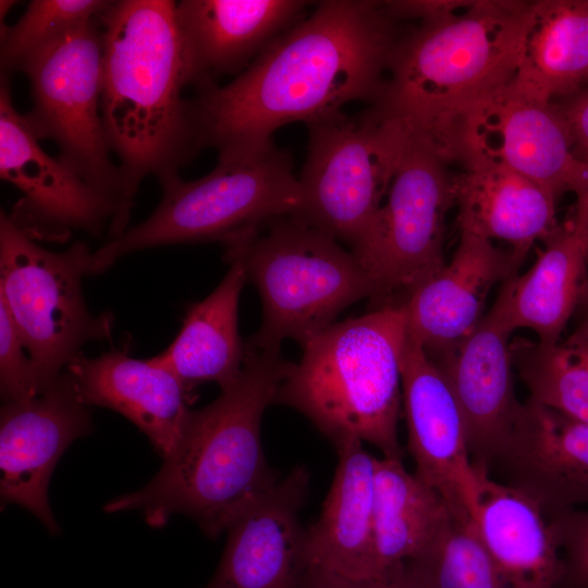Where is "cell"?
Instances as JSON below:
<instances>
[{"label":"cell","instance_id":"obj_31","mask_svg":"<svg viewBox=\"0 0 588 588\" xmlns=\"http://www.w3.org/2000/svg\"><path fill=\"white\" fill-rule=\"evenodd\" d=\"M110 1L33 0L12 26L1 27V75L20 71L24 62L71 30L100 19Z\"/></svg>","mask_w":588,"mask_h":588},{"label":"cell","instance_id":"obj_37","mask_svg":"<svg viewBox=\"0 0 588 588\" xmlns=\"http://www.w3.org/2000/svg\"><path fill=\"white\" fill-rule=\"evenodd\" d=\"M576 310L580 314V316L588 315V271L581 285L578 306Z\"/></svg>","mask_w":588,"mask_h":588},{"label":"cell","instance_id":"obj_3","mask_svg":"<svg viewBox=\"0 0 588 588\" xmlns=\"http://www.w3.org/2000/svg\"><path fill=\"white\" fill-rule=\"evenodd\" d=\"M174 9L172 0H119L101 15V118L128 210L144 179L177 173L198 151Z\"/></svg>","mask_w":588,"mask_h":588},{"label":"cell","instance_id":"obj_13","mask_svg":"<svg viewBox=\"0 0 588 588\" xmlns=\"http://www.w3.org/2000/svg\"><path fill=\"white\" fill-rule=\"evenodd\" d=\"M0 176L22 197L11 219L32 238L63 241L74 231L99 234L114 207L59 157L39 144L25 114L14 107L9 77L0 84Z\"/></svg>","mask_w":588,"mask_h":588},{"label":"cell","instance_id":"obj_25","mask_svg":"<svg viewBox=\"0 0 588 588\" xmlns=\"http://www.w3.org/2000/svg\"><path fill=\"white\" fill-rule=\"evenodd\" d=\"M230 268L219 285L188 309L174 341L152 357L182 382L188 392L216 382L220 389L240 376L246 347L238 333V303L247 275L241 262Z\"/></svg>","mask_w":588,"mask_h":588},{"label":"cell","instance_id":"obj_19","mask_svg":"<svg viewBox=\"0 0 588 588\" xmlns=\"http://www.w3.org/2000/svg\"><path fill=\"white\" fill-rule=\"evenodd\" d=\"M491 469L547 517L588 506V421L528 397Z\"/></svg>","mask_w":588,"mask_h":588},{"label":"cell","instance_id":"obj_9","mask_svg":"<svg viewBox=\"0 0 588 588\" xmlns=\"http://www.w3.org/2000/svg\"><path fill=\"white\" fill-rule=\"evenodd\" d=\"M91 261L85 243L49 250L1 211L0 301L29 354L40 393L85 344L111 336L112 315H93L83 296L82 279L90 274Z\"/></svg>","mask_w":588,"mask_h":588},{"label":"cell","instance_id":"obj_8","mask_svg":"<svg viewBox=\"0 0 588 588\" xmlns=\"http://www.w3.org/2000/svg\"><path fill=\"white\" fill-rule=\"evenodd\" d=\"M299 173L302 204L293 215L355 248L389 189L415 128L375 105L307 124Z\"/></svg>","mask_w":588,"mask_h":588},{"label":"cell","instance_id":"obj_20","mask_svg":"<svg viewBox=\"0 0 588 588\" xmlns=\"http://www.w3.org/2000/svg\"><path fill=\"white\" fill-rule=\"evenodd\" d=\"M308 4L301 0L175 1L187 85L204 90L222 75H238L303 19Z\"/></svg>","mask_w":588,"mask_h":588},{"label":"cell","instance_id":"obj_32","mask_svg":"<svg viewBox=\"0 0 588 588\" xmlns=\"http://www.w3.org/2000/svg\"><path fill=\"white\" fill-rule=\"evenodd\" d=\"M0 390L4 403L26 401L40 393L29 354L2 301H0Z\"/></svg>","mask_w":588,"mask_h":588},{"label":"cell","instance_id":"obj_30","mask_svg":"<svg viewBox=\"0 0 588 588\" xmlns=\"http://www.w3.org/2000/svg\"><path fill=\"white\" fill-rule=\"evenodd\" d=\"M401 572L409 588H510L474 520L452 515L429 544L403 562Z\"/></svg>","mask_w":588,"mask_h":588},{"label":"cell","instance_id":"obj_10","mask_svg":"<svg viewBox=\"0 0 588 588\" xmlns=\"http://www.w3.org/2000/svg\"><path fill=\"white\" fill-rule=\"evenodd\" d=\"M451 162L438 143L415 130L380 208L351 250L377 307L402 305L446 265V217L456 200Z\"/></svg>","mask_w":588,"mask_h":588},{"label":"cell","instance_id":"obj_5","mask_svg":"<svg viewBox=\"0 0 588 588\" xmlns=\"http://www.w3.org/2000/svg\"><path fill=\"white\" fill-rule=\"evenodd\" d=\"M406 339L403 305L335 321L302 345L274 404L303 414L334 446L360 441L382 457L402 460L399 421Z\"/></svg>","mask_w":588,"mask_h":588},{"label":"cell","instance_id":"obj_35","mask_svg":"<svg viewBox=\"0 0 588 588\" xmlns=\"http://www.w3.org/2000/svg\"><path fill=\"white\" fill-rule=\"evenodd\" d=\"M558 106L569 128L576 155L588 163V88Z\"/></svg>","mask_w":588,"mask_h":588},{"label":"cell","instance_id":"obj_16","mask_svg":"<svg viewBox=\"0 0 588 588\" xmlns=\"http://www.w3.org/2000/svg\"><path fill=\"white\" fill-rule=\"evenodd\" d=\"M512 332L499 292L474 332L437 366L462 412L471 463L488 473L523 407L515 394Z\"/></svg>","mask_w":588,"mask_h":588},{"label":"cell","instance_id":"obj_4","mask_svg":"<svg viewBox=\"0 0 588 588\" xmlns=\"http://www.w3.org/2000/svg\"><path fill=\"white\" fill-rule=\"evenodd\" d=\"M434 2L400 37L372 105L438 142L469 106L513 81L532 1Z\"/></svg>","mask_w":588,"mask_h":588},{"label":"cell","instance_id":"obj_6","mask_svg":"<svg viewBox=\"0 0 588 588\" xmlns=\"http://www.w3.org/2000/svg\"><path fill=\"white\" fill-rule=\"evenodd\" d=\"M257 287L262 323L252 350L305 344L348 306L372 297L371 282L342 243L293 215L274 218L224 245Z\"/></svg>","mask_w":588,"mask_h":588},{"label":"cell","instance_id":"obj_11","mask_svg":"<svg viewBox=\"0 0 588 588\" xmlns=\"http://www.w3.org/2000/svg\"><path fill=\"white\" fill-rule=\"evenodd\" d=\"M102 57L100 16L35 52L20 71L30 83L28 124L39 139L54 142L58 157L114 207L113 238L126 230L130 210L102 124Z\"/></svg>","mask_w":588,"mask_h":588},{"label":"cell","instance_id":"obj_1","mask_svg":"<svg viewBox=\"0 0 588 588\" xmlns=\"http://www.w3.org/2000/svg\"><path fill=\"white\" fill-rule=\"evenodd\" d=\"M383 1L326 0L275 38L243 72L187 100L199 149L244 159L271 145L281 126L307 124L353 101L375 103L405 30Z\"/></svg>","mask_w":588,"mask_h":588},{"label":"cell","instance_id":"obj_28","mask_svg":"<svg viewBox=\"0 0 588 588\" xmlns=\"http://www.w3.org/2000/svg\"><path fill=\"white\" fill-rule=\"evenodd\" d=\"M450 511L431 487L408 473L402 460L377 457L375 465L376 574L383 577L429 544Z\"/></svg>","mask_w":588,"mask_h":588},{"label":"cell","instance_id":"obj_34","mask_svg":"<svg viewBox=\"0 0 588 588\" xmlns=\"http://www.w3.org/2000/svg\"><path fill=\"white\" fill-rule=\"evenodd\" d=\"M401 566L383 577H352L308 566L295 588H409L402 576Z\"/></svg>","mask_w":588,"mask_h":588},{"label":"cell","instance_id":"obj_26","mask_svg":"<svg viewBox=\"0 0 588 588\" xmlns=\"http://www.w3.org/2000/svg\"><path fill=\"white\" fill-rule=\"evenodd\" d=\"M543 242L534 265L510 277L500 292L512 331L531 330L538 343L549 345L562 338L577 309L588 258L571 224L559 226Z\"/></svg>","mask_w":588,"mask_h":588},{"label":"cell","instance_id":"obj_7","mask_svg":"<svg viewBox=\"0 0 588 588\" xmlns=\"http://www.w3.org/2000/svg\"><path fill=\"white\" fill-rule=\"evenodd\" d=\"M158 180V207L93 252L91 274L150 247L217 241L225 245L274 218L295 215L302 204L291 156L274 145L253 157L218 159L200 179L184 181L172 173Z\"/></svg>","mask_w":588,"mask_h":588},{"label":"cell","instance_id":"obj_22","mask_svg":"<svg viewBox=\"0 0 588 588\" xmlns=\"http://www.w3.org/2000/svg\"><path fill=\"white\" fill-rule=\"evenodd\" d=\"M456 175L457 224L481 237L511 246L520 266L532 244L558 228L556 196L510 168L476 155L461 156Z\"/></svg>","mask_w":588,"mask_h":588},{"label":"cell","instance_id":"obj_36","mask_svg":"<svg viewBox=\"0 0 588 588\" xmlns=\"http://www.w3.org/2000/svg\"><path fill=\"white\" fill-rule=\"evenodd\" d=\"M571 225L584 243L588 258V188L577 196L575 215Z\"/></svg>","mask_w":588,"mask_h":588},{"label":"cell","instance_id":"obj_2","mask_svg":"<svg viewBox=\"0 0 588 588\" xmlns=\"http://www.w3.org/2000/svg\"><path fill=\"white\" fill-rule=\"evenodd\" d=\"M290 366L281 347H246L238 378L210 404L189 409L175 446L154 478L103 510L140 511L151 527L184 514L217 539L280 479L264 453L261 420Z\"/></svg>","mask_w":588,"mask_h":588},{"label":"cell","instance_id":"obj_23","mask_svg":"<svg viewBox=\"0 0 588 588\" xmlns=\"http://www.w3.org/2000/svg\"><path fill=\"white\" fill-rule=\"evenodd\" d=\"M476 469L471 518L510 588H559L564 563L544 513L523 492Z\"/></svg>","mask_w":588,"mask_h":588},{"label":"cell","instance_id":"obj_18","mask_svg":"<svg viewBox=\"0 0 588 588\" xmlns=\"http://www.w3.org/2000/svg\"><path fill=\"white\" fill-rule=\"evenodd\" d=\"M511 250L460 231L452 259L402 304L407 334L439 366L474 332L493 286L517 273Z\"/></svg>","mask_w":588,"mask_h":588},{"label":"cell","instance_id":"obj_17","mask_svg":"<svg viewBox=\"0 0 588 588\" xmlns=\"http://www.w3.org/2000/svg\"><path fill=\"white\" fill-rule=\"evenodd\" d=\"M310 473L293 467L226 529L219 566L205 588H295L307 567L301 511Z\"/></svg>","mask_w":588,"mask_h":588},{"label":"cell","instance_id":"obj_12","mask_svg":"<svg viewBox=\"0 0 588 588\" xmlns=\"http://www.w3.org/2000/svg\"><path fill=\"white\" fill-rule=\"evenodd\" d=\"M456 161L476 155L503 164L556 197L588 188V163L575 152L559 106L527 97L511 84L469 106L440 139Z\"/></svg>","mask_w":588,"mask_h":588},{"label":"cell","instance_id":"obj_33","mask_svg":"<svg viewBox=\"0 0 588 588\" xmlns=\"http://www.w3.org/2000/svg\"><path fill=\"white\" fill-rule=\"evenodd\" d=\"M547 518L564 563L559 588H588V507L561 511Z\"/></svg>","mask_w":588,"mask_h":588},{"label":"cell","instance_id":"obj_14","mask_svg":"<svg viewBox=\"0 0 588 588\" xmlns=\"http://www.w3.org/2000/svg\"><path fill=\"white\" fill-rule=\"evenodd\" d=\"M93 420L65 369L38 395L4 403L0 413V494L33 513L51 534L60 528L48 499L51 475L76 439L90 433Z\"/></svg>","mask_w":588,"mask_h":588},{"label":"cell","instance_id":"obj_29","mask_svg":"<svg viewBox=\"0 0 588 588\" xmlns=\"http://www.w3.org/2000/svg\"><path fill=\"white\" fill-rule=\"evenodd\" d=\"M514 369L529 399L588 421V315L555 343L517 340L511 343Z\"/></svg>","mask_w":588,"mask_h":588},{"label":"cell","instance_id":"obj_24","mask_svg":"<svg viewBox=\"0 0 588 588\" xmlns=\"http://www.w3.org/2000/svg\"><path fill=\"white\" fill-rule=\"evenodd\" d=\"M338 465L317 520L306 528L307 567L352 577H377L376 456L360 441L335 446Z\"/></svg>","mask_w":588,"mask_h":588},{"label":"cell","instance_id":"obj_27","mask_svg":"<svg viewBox=\"0 0 588 588\" xmlns=\"http://www.w3.org/2000/svg\"><path fill=\"white\" fill-rule=\"evenodd\" d=\"M588 81V0H537L511 86L544 102Z\"/></svg>","mask_w":588,"mask_h":588},{"label":"cell","instance_id":"obj_21","mask_svg":"<svg viewBox=\"0 0 588 588\" xmlns=\"http://www.w3.org/2000/svg\"><path fill=\"white\" fill-rule=\"evenodd\" d=\"M81 401L118 412L145 433L163 458L175 446L191 392L174 373L149 359L111 351L94 358L82 353L68 366Z\"/></svg>","mask_w":588,"mask_h":588},{"label":"cell","instance_id":"obj_15","mask_svg":"<svg viewBox=\"0 0 588 588\" xmlns=\"http://www.w3.org/2000/svg\"><path fill=\"white\" fill-rule=\"evenodd\" d=\"M402 391L414 474L440 494L454 518L473 519L477 469L470 460L462 412L440 369L408 334L402 357Z\"/></svg>","mask_w":588,"mask_h":588}]
</instances>
